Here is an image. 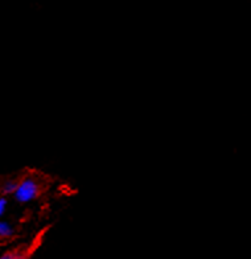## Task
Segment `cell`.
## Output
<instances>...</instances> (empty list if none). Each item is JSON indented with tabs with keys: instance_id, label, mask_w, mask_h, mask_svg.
<instances>
[{
	"instance_id": "cell-1",
	"label": "cell",
	"mask_w": 251,
	"mask_h": 259,
	"mask_svg": "<svg viewBox=\"0 0 251 259\" xmlns=\"http://www.w3.org/2000/svg\"><path fill=\"white\" fill-rule=\"evenodd\" d=\"M41 185L33 176H25L17 181V187L15 189L12 197L19 204H29L40 197Z\"/></svg>"
},
{
	"instance_id": "cell-2",
	"label": "cell",
	"mask_w": 251,
	"mask_h": 259,
	"mask_svg": "<svg viewBox=\"0 0 251 259\" xmlns=\"http://www.w3.org/2000/svg\"><path fill=\"white\" fill-rule=\"evenodd\" d=\"M15 235V228L8 221L0 220V241L12 238Z\"/></svg>"
},
{
	"instance_id": "cell-3",
	"label": "cell",
	"mask_w": 251,
	"mask_h": 259,
	"mask_svg": "<svg viewBox=\"0 0 251 259\" xmlns=\"http://www.w3.org/2000/svg\"><path fill=\"white\" fill-rule=\"evenodd\" d=\"M17 181L16 179H10V180H6L3 183V185H2V194L3 196H12L15 192V189H16L17 187Z\"/></svg>"
},
{
	"instance_id": "cell-4",
	"label": "cell",
	"mask_w": 251,
	"mask_h": 259,
	"mask_svg": "<svg viewBox=\"0 0 251 259\" xmlns=\"http://www.w3.org/2000/svg\"><path fill=\"white\" fill-rule=\"evenodd\" d=\"M8 209V198L6 196H2L0 197V219L6 214V211Z\"/></svg>"
},
{
	"instance_id": "cell-5",
	"label": "cell",
	"mask_w": 251,
	"mask_h": 259,
	"mask_svg": "<svg viewBox=\"0 0 251 259\" xmlns=\"http://www.w3.org/2000/svg\"><path fill=\"white\" fill-rule=\"evenodd\" d=\"M14 259H29V254L27 251H20V250H16V254H15Z\"/></svg>"
},
{
	"instance_id": "cell-6",
	"label": "cell",
	"mask_w": 251,
	"mask_h": 259,
	"mask_svg": "<svg viewBox=\"0 0 251 259\" xmlns=\"http://www.w3.org/2000/svg\"><path fill=\"white\" fill-rule=\"evenodd\" d=\"M16 250H11V251H6L3 254H0V259H14Z\"/></svg>"
}]
</instances>
